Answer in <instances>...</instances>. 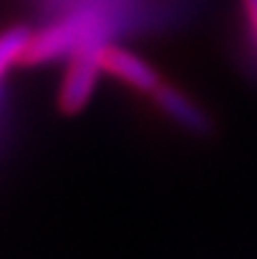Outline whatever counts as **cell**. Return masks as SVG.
<instances>
[{
	"label": "cell",
	"instance_id": "1",
	"mask_svg": "<svg viewBox=\"0 0 257 259\" xmlns=\"http://www.w3.org/2000/svg\"><path fill=\"white\" fill-rule=\"evenodd\" d=\"M111 33V18L101 10H86L76 13L71 18H63L38 33H33L28 51L23 56L20 66H38L48 61H61V58H74L86 48H96L108 43Z\"/></svg>",
	"mask_w": 257,
	"mask_h": 259
},
{
	"label": "cell",
	"instance_id": "2",
	"mask_svg": "<svg viewBox=\"0 0 257 259\" xmlns=\"http://www.w3.org/2000/svg\"><path fill=\"white\" fill-rule=\"evenodd\" d=\"M98 48H86L81 53H76L66 68V76L58 88V108L63 113H79L84 111L86 103L91 101L93 91L98 86V76L103 73L101 68V58H98Z\"/></svg>",
	"mask_w": 257,
	"mask_h": 259
},
{
	"label": "cell",
	"instance_id": "3",
	"mask_svg": "<svg viewBox=\"0 0 257 259\" xmlns=\"http://www.w3.org/2000/svg\"><path fill=\"white\" fill-rule=\"evenodd\" d=\"M98 58H101V68L103 73H108L111 78L121 81L124 86L141 91V93H154L162 86V76L159 71L146 63L141 56H136L129 48L114 46V43H103L98 48Z\"/></svg>",
	"mask_w": 257,
	"mask_h": 259
},
{
	"label": "cell",
	"instance_id": "4",
	"mask_svg": "<svg viewBox=\"0 0 257 259\" xmlns=\"http://www.w3.org/2000/svg\"><path fill=\"white\" fill-rule=\"evenodd\" d=\"M152 98H154L157 108H159L164 116H169L179 128H184V131H189V134H207V131H209V118H207V113H204L189 96H184L179 88L162 83V86L152 93Z\"/></svg>",
	"mask_w": 257,
	"mask_h": 259
},
{
	"label": "cell",
	"instance_id": "5",
	"mask_svg": "<svg viewBox=\"0 0 257 259\" xmlns=\"http://www.w3.org/2000/svg\"><path fill=\"white\" fill-rule=\"evenodd\" d=\"M30 38H33V30H28L25 25H13L0 33V81L13 66L23 63Z\"/></svg>",
	"mask_w": 257,
	"mask_h": 259
},
{
	"label": "cell",
	"instance_id": "6",
	"mask_svg": "<svg viewBox=\"0 0 257 259\" xmlns=\"http://www.w3.org/2000/svg\"><path fill=\"white\" fill-rule=\"evenodd\" d=\"M242 8H245V18L250 23V33L257 40V0H242Z\"/></svg>",
	"mask_w": 257,
	"mask_h": 259
}]
</instances>
